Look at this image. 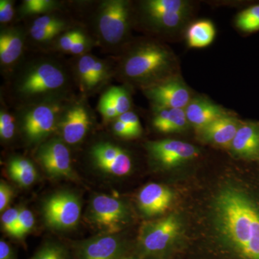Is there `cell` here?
<instances>
[{"instance_id":"6da1fadb","label":"cell","mask_w":259,"mask_h":259,"mask_svg":"<svg viewBox=\"0 0 259 259\" xmlns=\"http://www.w3.org/2000/svg\"><path fill=\"white\" fill-rule=\"evenodd\" d=\"M76 83L71 66L58 58H24L8 75L7 95L18 108L72 98Z\"/></svg>"},{"instance_id":"7a4b0ae2","label":"cell","mask_w":259,"mask_h":259,"mask_svg":"<svg viewBox=\"0 0 259 259\" xmlns=\"http://www.w3.org/2000/svg\"><path fill=\"white\" fill-rule=\"evenodd\" d=\"M214 219L223 245L238 259H259V204L234 187L220 191Z\"/></svg>"},{"instance_id":"3957f363","label":"cell","mask_w":259,"mask_h":259,"mask_svg":"<svg viewBox=\"0 0 259 259\" xmlns=\"http://www.w3.org/2000/svg\"><path fill=\"white\" fill-rule=\"evenodd\" d=\"M171 64L168 51L155 42H141L123 54L114 72L145 88L163 80Z\"/></svg>"},{"instance_id":"277c9868","label":"cell","mask_w":259,"mask_h":259,"mask_svg":"<svg viewBox=\"0 0 259 259\" xmlns=\"http://www.w3.org/2000/svg\"><path fill=\"white\" fill-rule=\"evenodd\" d=\"M90 18L94 41L106 50L118 49L131 26V3L125 0H103L96 3Z\"/></svg>"},{"instance_id":"5b68a950","label":"cell","mask_w":259,"mask_h":259,"mask_svg":"<svg viewBox=\"0 0 259 259\" xmlns=\"http://www.w3.org/2000/svg\"><path fill=\"white\" fill-rule=\"evenodd\" d=\"M71 99L18 108L17 120L25 140L31 144H42L57 129L63 110Z\"/></svg>"},{"instance_id":"8992f818","label":"cell","mask_w":259,"mask_h":259,"mask_svg":"<svg viewBox=\"0 0 259 259\" xmlns=\"http://www.w3.org/2000/svg\"><path fill=\"white\" fill-rule=\"evenodd\" d=\"M93 111L83 96L71 98L61 114L57 129L61 139L69 145L79 144L93 124Z\"/></svg>"},{"instance_id":"52a82bcc","label":"cell","mask_w":259,"mask_h":259,"mask_svg":"<svg viewBox=\"0 0 259 259\" xmlns=\"http://www.w3.org/2000/svg\"><path fill=\"white\" fill-rule=\"evenodd\" d=\"M42 210L48 226L54 229L66 230L77 224L81 214V204L75 194L61 192L46 201Z\"/></svg>"},{"instance_id":"ba28073f","label":"cell","mask_w":259,"mask_h":259,"mask_svg":"<svg viewBox=\"0 0 259 259\" xmlns=\"http://www.w3.org/2000/svg\"><path fill=\"white\" fill-rule=\"evenodd\" d=\"M180 229V222L174 215L145 225L139 237L143 251L147 255L163 253L175 241Z\"/></svg>"},{"instance_id":"9c48e42d","label":"cell","mask_w":259,"mask_h":259,"mask_svg":"<svg viewBox=\"0 0 259 259\" xmlns=\"http://www.w3.org/2000/svg\"><path fill=\"white\" fill-rule=\"evenodd\" d=\"M89 153L97 168L110 175L124 176L132 168V159L128 152L111 141L95 143Z\"/></svg>"},{"instance_id":"30bf717a","label":"cell","mask_w":259,"mask_h":259,"mask_svg":"<svg viewBox=\"0 0 259 259\" xmlns=\"http://www.w3.org/2000/svg\"><path fill=\"white\" fill-rule=\"evenodd\" d=\"M37 158L50 176H73L70 151L61 138H53L40 144L37 149Z\"/></svg>"},{"instance_id":"8fae6325","label":"cell","mask_w":259,"mask_h":259,"mask_svg":"<svg viewBox=\"0 0 259 259\" xmlns=\"http://www.w3.org/2000/svg\"><path fill=\"white\" fill-rule=\"evenodd\" d=\"M144 92L156 107L161 108L184 109L191 101L190 91L180 80L163 79L144 88Z\"/></svg>"},{"instance_id":"7c38bea8","label":"cell","mask_w":259,"mask_h":259,"mask_svg":"<svg viewBox=\"0 0 259 259\" xmlns=\"http://www.w3.org/2000/svg\"><path fill=\"white\" fill-rule=\"evenodd\" d=\"M91 217L95 224L112 234L121 229L127 218V211L125 205L118 199L98 195L92 201Z\"/></svg>"},{"instance_id":"4fadbf2b","label":"cell","mask_w":259,"mask_h":259,"mask_svg":"<svg viewBox=\"0 0 259 259\" xmlns=\"http://www.w3.org/2000/svg\"><path fill=\"white\" fill-rule=\"evenodd\" d=\"M147 148L155 161L166 167L176 166L198 155L195 146L178 140L153 141L148 143Z\"/></svg>"},{"instance_id":"5bb4252c","label":"cell","mask_w":259,"mask_h":259,"mask_svg":"<svg viewBox=\"0 0 259 259\" xmlns=\"http://www.w3.org/2000/svg\"><path fill=\"white\" fill-rule=\"evenodd\" d=\"M28 33L17 26H4L0 32V65L8 75L23 59Z\"/></svg>"},{"instance_id":"9a60e30c","label":"cell","mask_w":259,"mask_h":259,"mask_svg":"<svg viewBox=\"0 0 259 259\" xmlns=\"http://www.w3.org/2000/svg\"><path fill=\"white\" fill-rule=\"evenodd\" d=\"M240 122L237 119L226 115L216 119L201 130L202 138L206 141L223 148H231Z\"/></svg>"},{"instance_id":"2e32d148","label":"cell","mask_w":259,"mask_h":259,"mask_svg":"<svg viewBox=\"0 0 259 259\" xmlns=\"http://www.w3.org/2000/svg\"><path fill=\"white\" fill-rule=\"evenodd\" d=\"M171 201V191L158 184L146 185L139 195L140 208L146 215H156L164 212L169 207Z\"/></svg>"},{"instance_id":"e0dca14e","label":"cell","mask_w":259,"mask_h":259,"mask_svg":"<svg viewBox=\"0 0 259 259\" xmlns=\"http://www.w3.org/2000/svg\"><path fill=\"white\" fill-rule=\"evenodd\" d=\"M122 244L117 237L109 235L85 242L80 249V259H118Z\"/></svg>"},{"instance_id":"ac0fdd59","label":"cell","mask_w":259,"mask_h":259,"mask_svg":"<svg viewBox=\"0 0 259 259\" xmlns=\"http://www.w3.org/2000/svg\"><path fill=\"white\" fill-rule=\"evenodd\" d=\"M233 153L246 159L259 158V125L244 123L240 125L231 145Z\"/></svg>"},{"instance_id":"d6986e66","label":"cell","mask_w":259,"mask_h":259,"mask_svg":"<svg viewBox=\"0 0 259 259\" xmlns=\"http://www.w3.org/2000/svg\"><path fill=\"white\" fill-rule=\"evenodd\" d=\"M185 113L188 122L199 131L216 119L227 115L221 107L201 98L191 100L186 107Z\"/></svg>"},{"instance_id":"ffe728a7","label":"cell","mask_w":259,"mask_h":259,"mask_svg":"<svg viewBox=\"0 0 259 259\" xmlns=\"http://www.w3.org/2000/svg\"><path fill=\"white\" fill-rule=\"evenodd\" d=\"M94 58L90 54L76 56L71 65L75 82L83 96H90L97 92L93 74Z\"/></svg>"},{"instance_id":"44dd1931","label":"cell","mask_w":259,"mask_h":259,"mask_svg":"<svg viewBox=\"0 0 259 259\" xmlns=\"http://www.w3.org/2000/svg\"><path fill=\"white\" fill-rule=\"evenodd\" d=\"M188 124L184 109L157 107L153 119V125L158 131L164 134L181 132Z\"/></svg>"},{"instance_id":"7402d4cb","label":"cell","mask_w":259,"mask_h":259,"mask_svg":"<svg viewBox=\"0 0 259 259\" xmlns=\"http://www.w3.org/2000/svg\"><path fill=\"white\" fill-rule=\"evenodd\" d=\"M76 25V22L72 18L60 12L56 11L34 18L30 26L61 34L67 30L77 28Z\"/></svg>"},{"instance_id":"603a6c76","label":"cell","mask_w":259,"mask_h":259,"mask_svg":"<svg viewBox=\"0 0 259 259\" xmlns=\"http://www.w3.org/2000/svg\"><path fill=\"white\" fill-rule=\"evenodd\" d=\"M216 30L212 22L207 20H198L187 30V44L191 48L200 49L212 44Z\"/></svg>"},{"instance_id":"cb8c5ba5","label":"cell","mask_w":259,"mask_h":259,"mask_svg":"<svg viewBox=\"0 0 259 259\" xmlns=\"http://www.w3.org/2000/svg\"><path fill=\"white\" fill-rule=\"evenodd\" d=\"M8 173L19 185L28 187L37 178V172L33 163L23 157H14L8 163Z\"/></svg>"},{"instance_id":"d4e9b609","label":"cell","mask_w":259,"mask_h":259,"mask_svg":"<svg viewBox=\"0 0 259 259\" xmlns=\"http://www.w3.org/2000/svg\"><path fill=\"white\" fill-rule=\"evenodd\" d=\"M141 15L146 23L153 28L171 29L178 26L185 16V13H166L147 9L141 5Z\"/></svg>"},{"instance_id":"484cf974","label":"cell","mask_w":259,"mask_h":259,"mask_svg":"<svg viewBox=\"0 0 259 259\" xmlns=\"http://www.w3.org/2000/svg\"><path fill=\"white\" fill-rule=\"evenodd\" d=\"M63 3L55 0H24L18 9L20 18H36L40 15L59 11Z\"/></svg>"},{"instance_id":"4316f807","label":"cell","mask_w":259,"mask_h":259,"mask_svg":"<svg viewBox=\"0 0 259 259\" xmlns=\"http://www.w3.org/2000/svg\"><path fill=\"white\" fill-rule=\"evenodd\" d=\"M18 120L17 117L5 106L2 105L0 110V138L2 141L8 142L14 138Z\"/></svg>"},{"instance_id":"83f0119b","label":"cell","mask_w":259,"mask_h":259,"mask_svg":"<svg viewBox=\"0 0 259 259\" xmlns=\"http://www.w3.org/2000/svg\"><path fill=\"white\" fill-rule=\"evenodd\" d=\"M236 24L237 26L244 32L259 30V5L241 12L237 18Z\"/></svg>"},{"instance_id":"f1b7e54d","label":"cell","mask_w":259,"mask_h":259,"mask_svg":"<svg viewBox=\"0 0 259 259\" xmlns=\"http://www.w3.org/2000/svg\"><path fill=\"white\" fill-rule=\"evenodd\" d=\"M113 68L107 61L95 56L93 61V74L97 92L109 82L113 76Z\"/></svg>"},{"instance_id":"f546056e","label":"cell","mask_w":259,"mask_h":259,"mask_svg":"<svg viewBox=\"0 0 259 259\" xmlns=\"http://www.w3.org/2000/svg\"><path fill=\"white\" fill-rule=\"evenodd\" d=\"M147 9L166 13H185L187 4L181 0H148L141 3Z\"/></svg>"},{"instance_id":"4dcf8cb0","label":"cell","mask_w":259,"mask_h":259,"mask_svg":"<svg viewBox=\"0 0 259 259\" xmlns=\"http://www.w3.org/2000/svg\"><path fill=\"white\" fill-rule=\"evenodd\" d=\"M107 93L111 97L116 110L120 115L131 111V99L128 91L123 87H111L107 90Z\"/></svg>"},{"instance_id":"1f68e13d","label":"cell","mask_w":259,"mask_h":259,"mask_svg":"<svg viewBox=\"0 0 259 259\" xmlns=\"http://www.w3.org/2000/svg\"><path fill=\"white\" fill-rule=\"evenodd\" d=\"M82 30L83 28L77 27L63 32L56 37V40L53 42V49L59 52L69 53L73 44Z\"/></svg>"},{"instance_id":"d6a6232c","label":"cell","mask_w":259,"mask_h":259,"mask_svg":"<svg viewBox=\"0 0 259 259\" xmlns=\"http://www.w3.org/2000/svg\"><path fill=\"white\" fill-rule=\"evenodd\" d=\"M34 224H35V219L30 210L26 208L20 209L18 223L15 227L13 236L17 238H23L31 231Z\"/></svg>"},{"instance_id":"836d02e7","label":"cell","mask_w":259,"mask_h":259,"mask_svg":"<svg viewBox=\"0 0 259 259\" xmlns=\"http://www.w3.org/2000/svg\"><path fill=\"white\" fill-rule=\"evenodd\" d=\"M95 44V42L94 41L91 35L88 33V32L83 29L82 31L73 44L71 50L69 51V54L76 56L89 54V51L93 48Z\"/></svg>"},{"instance_id":"e575fe53","label":"cell","mask_w":259,"mask_h":259,"mask_svg":"<svg viewBox=\"0 0 259 259\" xmlns=\"http://www.w3.org/2000/svg\"><path fill=\"white\" fill-rule=\"evenodd\" d=\"M99 111L107 121H113L118 117V112L111 100V97L105 92L100 97L98 105Z\"/></svg>"},{"instance_id":"d590c367","label":"cell","mask_w":259,"mask_h":259,"mask_svg":"<svg viewBox=\"0 0 259 259\" xmlns=\"http://www.w3.org/2000/svg\"><path fill=\"white\" fill-rule=\"evenodd\" d=\"M20 209L10 208L7 209L2 215L1 221L5 231L10 236H13L15 228L18 223Z\"/></svg>"},{"instance_id":"8d00e7d4","label":"cell","mask_w":259,"mask_h":259,"mask_svg":"<svg viewBox=\"0 0 259 259\" xmlns=\"http://www.w3.org/2000/svg\"><path fill=\"white\" fill-rule=\"evenodd\" d=\"M31 259H66V255L61 247L48 245L39 250Z\"/></svg>"},{"instance_id":"74e56055","label":"cell","mask_w":259,"mask_h":259,"mask_svg":"<svg viewBox=\"0 0 259 259\" xmlns=\"http://www.w3.org/2000/svg\"><path fill=\"white\" fill-rule=\"evenodd\" d=\"M15 16V2L12 0L0 1V23L8 25L13 21Z\"/></svg>"},{"instance_id":"f35d334b","label":"cell","mask_w":259,"mask_h":259,"mask_svg":"<svg viewBox=\"0 0 259 259\" xmlns=\"http://www.w3.org/2000/svg\"><path fill=\"white\" fill-rule=\"evenodd\" d=\"M117 118L123 122L126 125L128 126L130 128L132 129L137 135L138 137L142 133V127H141L139 117L135 112L132 111L125 112L119 115Z\"/></svg>"},{"instance_id":"ab89813d","label":"cell","mask_w":259,"mask_h":259,"mask_svg":"<svg viewBox=\"0 0 259 259\" xmlns=\"http://www.w3.org/2000/svg\"><path fill=\"white\" fill-rule=\"evenodd\" d=\"M112 129L115 134L119 137L125 138V139L138 137L137 135L132 129L130 128L128 126L126 125L118 118H116L115 120L112 121Z\"/></svg>"},{"instance_id":"60d3db41","label":"cell","mask_w":259,"mask_h":259,"mask_svg":"<svg viewBox=\"0 0 259 259\" xmlns=\"http://www.w3.org/2000/svg\"><path fill=\"white\" fill-rule=\"evenodd\" d=\"M13 194V192L11 187L7 185L5 182H2L0 184V211L1 212H3L8 207L11 201Z\"/></svg>"},{"instance_id":"b9f144b4","label":"cell","mask_w":259,"mask_h":259,"mask_svg":"<svg viewBox=\"0 0 259 259\" xmlns=\"http://www.w3.org/2000/svg\"><path fill=\"white\" fill-rule=\"evenodd\" d=\"M13 251L6 242L0 241V259H13Z\"/></svg>"}]
</instances>
